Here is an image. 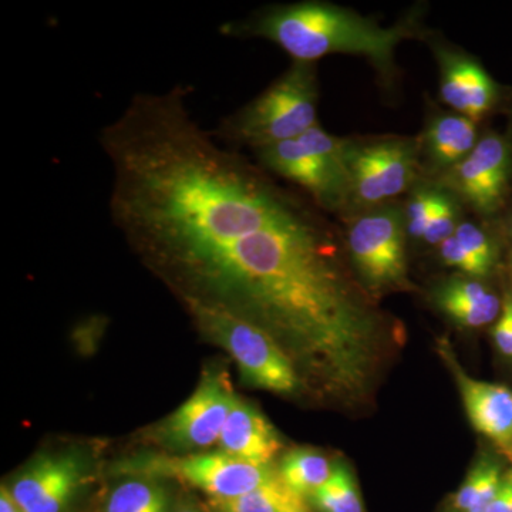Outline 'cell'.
I'll return each mask as SVG.
<instances>
[{
    "label": "cell",
    "instance_id": "3957f363",
    "mask_svg": "<svg viewBox=\"0 0 512 512\" xmlns=\"http://www.w3.org/2000/svg\"><path fill=\"white\" fill-rule=\"evenodd\" d=\"M318 104L316 64L292 62L264 92L222 117L211 133L224 146L254 153L319 126Z\"/></svg>",
    "mask_w": 512,
    "mask_h": 512
},
{
    "label": "cell",
    "instance_id": "d6986e66",
    "mask_svg": "<svg viewBox=\"0 0 512 512\" xmlns=\"http://www.w3.org/2000/svg\"><path fill=\"white\" fill-rule=\"evenodd\" d=\"M103 512H171L170 495L150 478H130L111 490Z\"/></svg>",
    "mask_w": 512,
    "mask_h": 512
},
{
    "label": "cell",
    "instance_id": "603a6c76",
    "mask_svg": "<svg viewBox=\"0 0 512 512\" xmlns=\"http://www.w3.org/2000/svg\"><path fill=\"white\" fill-rule=\"evenodd\" d=\"M456 195L451 194L450 191L443 187L439 204H437L436 211H434L433 218H431L429 227L424 232V237L421 242L430 247H440L447 238L454 235L458 224L461 221V204Z\"/></svg>",
    "mask_w": 512,
    "mask_h": 512
},
{
    "label": "cell",
    "instance_id": "7c38bea8",
    "mask_svg": "<svg viewBox=\"0 0 512 512\" xmlns=\"http://www.w3.org/2000/svg\"><path fill=\"white\" fill-rule=\"evenodd\" d=\"M439 352L456 377L468 419L478 433L493 441L512 463V389L473 379L458 365L453 350L441 340Z\"/></svg>",
    "mask_w": 512,
    "mask_h": 512
},
{
    "label": "cell",
    "instance_id": "e0dca14e",
    "mask_svg": "<svg viewBox=\"0 0 512 512\" xmlns=\"http://www.w3.org/2000/svg\"><path fill=\"white\" fill-rule=\"evenodd\" d=\"M215 512H308L305 498L276 477L261 487L229 500H211Z\"/></svg>",
    "mask_w": 512,
    "mask_h": 512
},
{
    "label": "cell",
    "instance_id": "9c48e42d",
    "mask_svg": "<svg viewBox=\"0 0 512 512\" xmlns=\"http://www.w3.org/2000/svg\"><path fill=\"white\" fill-rule=\"evenodd\" d=\"M224 370H208L195 392L157 427V440L175 451L204 450L218 443L237 402Z\"/></svg>",
    "mask_w": 512,
    "mask_h": 512
},
{
    "label": "cell",
    "instance_id": "52a82bcc",
    "mask_svg": "<svg viewBox=\"0 0 512 512\" xmlns=\"http://www.w3.org/2000/svg\"><path fill=\"white\" fill-rule=\"evenodd\" d=\"M420 167L419 141L413 138L349 140V210H370L399 197L416 183Z\"/></svg>",
    "mask_w": 512,
    "mask_h": 512
},
{
    "label": "cell",
    "instance_id": "f1b7e54d",
    "mask_svg": "<svg viewBox=\"0 0 512 512\" xmlns=\"http://www.w3.org/2000/svg\"><path fill=\"white\" fill-rule=\"evenodd\" d=\"M504 231L505 235H507L508 245H510V258L512 262V210L505 215Z\"/></svg>",
    "mask_w": 512,
    "mask_h": 512
},
{
    "label": "cell",
    "instance_id": "9a60e30c",
    "mask_svg": "<svg viewBox=\"0 0 512 512\" xmlns=\"http://www.w3.org/2000/svg\"><path fill=\"white\" fill-rule=\"evenodd\" d=\"M476 121L458 113H440L427 124L419 141L420 157L429 164L431 173L440 177L464 160L477 146Z\"/></svg>",
    "mask_w": 512,
    "mask_h": 512
},
{
    "label": "cell",
    "instance_id": "ac0fdd59",
    "mask_svg": "<svg viewBox=\"0 0 512 512\" xmlns=\"http://www.w3.org/2000/svg\"><path fill=\"white\" fill-rule=\"evenodd\" d=\"M332 468L328 457L313 448L301 447L282 457L278 473L286 487L305 498L328 481Z\"/></svg>",
    "mask_w": 512,
    "mask_h": 512
},
{
    "label": "cell",
    "instance_id": "44dd1931",
    "mask_svg": "<svg viewBox=\"0 0 512 512\" xmlns=\"http://www.w3.org/2000/svg\"><path fill=\"white\" fill-rule=\"evenodd\" d=\"M311 498L320 512H365L356 478L346 463H333L328 481Z\"/></svg>",
    "mask_w": 512,
    "mask_h": 512
},
{
    "label": "cell",
    "instance_id": "ffe728a7",
    "mask_svg": "<svg viewBox=\"0 0 512 512\" xmlns=\"http://www.w3.org/2000/svg\"><path fill=\"white\" fill-rule=\"evenodd\" d=\"M500 464L490 457L478 461L454 497V507L461 512H487L504 481Z\"/></svg>",
    "mask_w": 512,
    "mask_h": 512
},
{
    "label": "cell",
    "instance_id": "ba28073f",
    "mask_svg": "<svg viewBox=\"0 0 512 512\" xmlns=\"http://www.w3.org/2000/svg\"><path fill=\"white\" fill-rule=\"evenodd\" d=\"M437 184L484 218L507 207L512 190L511 134L488 131L461 163L441 174Z\"/></svg>",
    "mask_w": 512,
    "mask_h": 512
},
{
    "label": "cell",
    "instance_id": "6da1fadb",
    "mask_svg": "<svg viewBox=\"0 0 512 512\" xmlns=\"http://www.w3.org/2000/svg\"><path fill=\"white\" fill-rule=\"evenodd\" d=\"M190 302L265 330L301 382L348 407L370 399L402 338L357 278L343 235L311 201L202 276Z\"/></svg>",
    "mask_w": 512,
    "mask_h": 512
},
{
    "label": "cell",
    "instance_id": "8992f818",
    "mask_svg": "<svg viewBox=\"0 0 512 512\" xmlns=\"http://www.w3.org/2000/svg\"><path fill=\"white\" fill-rule=\"evenodd\" d=\"M404 211L384 204L356 212L346 228V251L357 278L373 298L384 293L409 291Z\"/></svg>",
    "mask_w": 512,
    "mask_h": 512
},
{
    "label": "cell",
    "instance_id": "83f0119b",
    "mask_svg": "<svg viewBox=\"0 0 512 512\" xmlns=\"http://www.w3.org/2000/svg\"><path fill=\"white\" fill-rule=\"evenodd\" d=\"M0 512H23L19 504L16 503L12 491L6 485H2L0 488Z\"/></svg>",
    "mask_w": 512,
    "mask_h": 512
},
{
    "label": "cell",
    "instance_id": "cb8c5ba5",
    "mask_svg": "<svg viewBox=\"0 0 512 512\" xmlns=\"http://www.w3.org/2000/svg\"><path fill=\"white\" fill-rule=\"evenodd\" d=\"M454 237L490 274L493 272L498 259L497 244L483 227L473 221H461Z\"/></svg>",
    "mask_w": 512,
    "mask_h": 512
},
{
    "label": "cell",
    "instance_id": "7402d4cb",
    "mask_svg": "<svg viewBox=\"0 0 512 512\" xmlns=\"http://www.w3.org/2000/svg\"><path fill=\"white\" fill-rule=\"evenodd\" d=\"M441 192L443 187L437 183L414 188L403 210L407 237L421 242L439 204Z\"/></svg>",
    "mask_w": 512,
    "mask_h": 512
},
{
    "label": "cell",
    "instance_id": "30bf717a",
    "mask_svg": "<svg viewBox=\"0 0 512 512\" xmlns=\"http://www.w3.org/2000/svg\"><path fill=\"white\" fill-rule=\"evenodd\" d=\"M141 466L147 473L167 474L204 491L212 500H229L261 487L279 476L272 466H258L224 451L188 454L183 457L151 458Z\"/></svg>",
    "mask_w": 512,
    "mask_h": 512
},
{
    "label": "cell",
    "instance_id": "d4e9b609",
    "mask_svg": "<svg viewBox=\"0 0 512 512\" xmlns=\"http://www.w3.org/2000/svg\"><path fill=\"white\" fill-rule=\"evenodd\" d=\"M439 254L444 264L458 269L461 274L470 276V278L481 279L490 275V272L473 255L468 254L454 235L440 244Z\"/></svg>",
    "mask_w": 512,
    "mask_h": 512
},
{
    "label": "cell",
    "instance_id": "4fadbf2b",
    "mask_svg": "<svg viewBox=\"0 0 512 512\" xmlns=\"http://www.w3.org/2000/svg\"><path fill=\"white\" fill-rule=\"evenodd\" d=\"M83 480L76 454H47L32 461L10 491L23 512H63Z\"/></svg>",
    "mask_w": 512,
    "mask_h": 512
},
{
    "label": "cell",
    "instance_id": "f546056e",
    "mask_svg": "<svg viewBox=\"0 0 512 512\" xmlns=\"http://www.w3.org/2000/svg\"><path fill=\"white\" fill-rule=\"evenodd\" d=\"M175 512H200V511L195 510V508H192V507H184V508H181V510H178Z\"/></svg>",
    "mask_w": 512,
    "mask_h": 512
},
{
    "label": "cell",
    "instance_id": "2e32d148",
    "mask_svg": "<svg viewBox=\"0 0 512 512\" xmlns=\"http://www.w3.org/2000/svg\"><path fill=\"white\" fill-rule=\"evenodd\" d=\"M434 303L441 312L464 328H483L495 322L503 301L480 279L451 278L434 291Z\"/></svg>",
    "mask_w": 512,
    "mask_h": 512
},
{
    "label": "cell",
    "instance_id": "4316f807",
    "mask_svg": "<svg viewBox=\"0 0 512 512\" xmlns=\"http://www.w3.org/2000/svg\"><path fill=\"white\" fill-rule=\"evenodd\" d=\"M487 512H512V471L505 474L503 485Z\"/></svg>",
    "mask_w": 512,
    "mask_h": 512
},
{
    "label": "cell",
    "instance_id": "484cf974",
    "mask_svg": "<svg viewBox=\"0 0 512 512\" xmlns=\"http://www.w3.org/2000/svg\"><path fill=\"white\" fill-rule=\"evenodd\" d=\"M495 345L505 356L512 357V296L507 295L503 301V311L495 320L493 328Z\"/></svg>",
    "mask_w": 512,
    "mask_h": 512
},
{
    "label": "cell",
    "instance_id": "277c9868",
    "mask_svg": "<svg viewBox=\"0 0 512 512\" xmlns=\"http://www.w3.org/2000/svg\"><path fill=\"white\" fill-rule=\"evenodd\" d=\"M348 138L332 136L316 126L285 143L254 151L266 173L284 178L305 191L323 211H348Z\"/></svg>",
    "mask_w": 512,
    "mask_h": 512
},
{
    "label": "cell",
    "instance_id": "7a4b0ae2",
    "mask_svg": "<svg viewBox=\"0 0 512 512\" xmlns=\"http://www.w3.org/2000/svg\"><path fill=\"white\" fill-rule=\"evenodd\" d=\"M229 39H262L284 50L295 63L315 64L330 55L365 57L384 83L396 79L397 46L423 35L419 15L392 28L348 8L318 0L276 3L255 9L244 18L228 20L218 28Z\"/></svg>",
    "mask_w": 512,
    "mask_h": 512
},
{
    "label": "cell",
    "instance_id": "8fae6325",
    "mask_svg": "<svg viewBox=\"0 0 512 512\" xmlns=\"http://www.w3.org/2000/svg\"><path fill=\"white\" fill-rule=\"evenodd\" d=\"M440 70V99L454 113L480 121L503 107L507 94L474 57L430 39Z\"/></svg>",
    "mask_w": 512,
    "mask_h": 512
},
{
    "label": "cell",
    "instance_id": "5bb4252c",
    "mask_svg": "<svg viewBox=\"0 0 512 512\" xmlns=\"http://www.w3.org/2000/svg\"><path fill=\"white\" fill-rule=\"evenodd\" d=\"M217 444L229 456L258 466H272L282 448L275 427L264 414L239 397Z\"/></svg>",
    "mask_w": 512,
    "mask_h": 512
},
{
    "label": "cell",
    "instance_id": "5b68a950",
    "mask_svg": "<svg viewBox=\"0 0 512 512\" xmlns=\"http://www.w3.org/2000/svg\"><path fill=\"white\" fill-rule=\"evenodd\" d=\"M202 335L227 350L245 383L258 389L291 394L301 386L284 350L265 330L234 313L202 303H185Z\"/></svg>",
    "mask_w": 512,
    "mask_h": 512
}]
</instances>
